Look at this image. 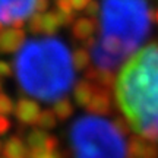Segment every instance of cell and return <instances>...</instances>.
Returning <instances> with one entry per match:
<instances>
[{
  "mask_svg": "<svg viewBox=\"0 0 158 158\" xmlns=\"http://www.w3.org/2000/svg\"><path fill=\"white\" fill-rule=\"evenodd\" d=\"M100 34L88 47L97 69L114 72L151 31L147 0H101Z\"/></svg>",
  "mask_w": 158,
  "mask_h": 158,
  "instance_id": "obj_1",
  "label": "cell"
},
{
  "mask_svg": "<svg viewBox=\"0 0 158 158\" xmlns=\"http://www.w3.org/2000/svg\"><path fill=\"white\" fill-rule=\"evenodd\" d=\"M18 82L27 94L43 101H56L75 82V66L62 40L44 37L25 41L15 59Z\"/></svg>",
  "mask_w": 158,
  "mask_h": 158,
  "instance_id": "obj_2",
  "label": "cell"
},
{
  "mask_svg": "<svg viewBox=\"0 0 158 158\" xmlns=\"http://www.w3.org/2000/svg\"><path fill=\"white\" fill-rule=\"evenodd\" d=\"M116 97L130 127L158 142V44L143 47L122 69Z\"/></svg>",
  "mask_w": 158,
  "mask_h": 158,
  "instance_id": "obj_3",
  "label": "cell"
},
{
  "mask_svg": "<svg viewBox=\"0 0 158 158\" xmlns=\"http://www.w3.org/2000/svg\"><path fill=\"white\" fill-rule=\"evenodd\" d=\"M69 141L73 158H129L126 135L104 116L78 117L69 129Z\"/></svg>",
  "mask_w": 158,
  "mask_h": 158,
  "instance_id": "obj_4",
  "label": "cell"
},
{
  "mask_svg": "<svg viewBox=\"0 0 158 158\" xmlns=\"http://www.w3.org/2000/svg\"><path fill=\"white\" fill-rule=\"evenodd\" d=\"M37 0H0V23L21 28L23 21L35 13Z\"/></svg>",
  "mask_w": 158,
  "mask_h": 158,
  "instance_id": "obj_5",
  "label": "cell"
},
{
  "mask_svg": "<svg viewBox=\"0 0 158 158\" xmlns=\"http://www.w3.org/2000/svg\"><path fill=\"white\" fill-rule=\"evenodd\" d=\"M25 43V31L21 28H7L0 31V54L16 53Z\"/></svg>",
  "mask_w": 158,
  "mask_h": 158,
  "instance_id": "obj_6",
  "label": "cell"
},
{
  "mask_svg": "<svg viewBox=\"0 0 158 158\" xmlns=\"http://www.w3.org/2000/svg\"><path fill=\"white\" fill-rule=\"evenodd\" d=\"M13 113H15L18 122H21L22 124H37V120L41 114V107L34 100L21 98L15 104Z\"/></svg>",
  "mask_w": 158,
  "mask_h": 158,
  "instance_id": "obj_7",
  "label": "cell"
},
{
  "mask_svg": "<svg viewBox=\"0 0 158 158\" xmlns=\"http://www.w3.org/2000/svg\"><path fill=\"white\" fill-rule=\"evenodd\" d=\"M97 28H98V25H97L94 18H88V16L76 18L73 23H72V35H73L75 40L89 45L95 40L94 35L97 32Z\"/></svg>",
  "mask_w": 158,
  "mask_h": 158,
  "instance_id": "obj_8",
  "label": "cell"
},
{
  "mask_svg": "<svg viewBox=\"0 0 158 158\" xmlns=\"http://www.w3.org/2000/svg\"><path fill=\"white\" fill-rule=\"evenodd\" d=\"M129 158H158L157 142L136 135L129 139Z\"/></svg>",
  "mask_w": 158,
  "mask_h": 158,
  "instance_id": "obj_9",
  "label": "cell"
},
{
  "mask_svg": "<svg viewBox=\"0 0 158 158\" xmlns=\"http://www.w3.org/2000/svg\"><path fill=\"white\" fill-rule=\"evenodd\" d=\"M113 108V100H111V91L104 89V88H98L95 92L94 98L91 100L88 104L86 110L91 114H97V116H107Z\"/></svg>",
  "mask_w": 158,
  "mask_h": 158,
  "instance_id": "obj_10",
  "label": "cell"
},
{
  "mask_svg": "<svg viewBox=\"0 0 158 158\" xmlns=\"http://www.w3.org/2000/svg\"><path fill=\"white\" fill-rule=\"evenodd\" d=\"M97 89H98V86L95 84H92L91 81L88 79H81L76 82L73 88V100L75 102L78 104L79 107H84L86 108L88 107V104L91 102V100L94 98Z\"/></svg>",
  "mask_w": 158,
  "mask_h": 158,
  "instance_id": "obj_11",
  "label": "cell"
},
{
  "mask_svg": "<svg viewBox=\"0 0 158 158\" xmlns=\"http://www.w3.org/2000/svg\"><path fill=\"white\" fill-rule=\"evenodd\" d=\"M3 155L6 158H28L29 148L21 138L10 136L6 143H3Z\"/></svg>",
  "mask_w": 158,
  "mask_h": 158,
  "instance_id": "obj_12",
  "label": "cell"
},
{
  "mask_svg": "<svg viewBox=\"0 0 158 158\" xmlns=\"http://www.w3.org/2000/svg\"><path fill=\"white\" fill-rule=\"evenodd\" d=\"M85 78L91 81L92 84H95L98 88H104V89H110L114 84V76L113 72H106V70H100L97 68H88Z\"/></svg>",
  "mask_w": 158,
  "mask_h": 158,
  "instance_id": "obj_13",
  "label": "cell"
},
{
  "mask_svg": "<svg viewBox=\"0 0 158 158\" xmlns=\"http://www.w3.org/2000/svg\"><path fill=\"white\" fill-rule=\"evenodd\" d=\"M62 25L57 19L54 12H44L41 13V34L53 35L56 34Z\"/></svg>",
  "mask_w": 158,
  "mask_h": 158,
  "instance_id": "obj_14",
  "label": "cell"
},
{
  "mask_svg": "<svg viewBox=\"0 0 158 158\" xmlns=\"http://www.w3.org/2000/svg\"><path fill=\"white\" fill-rule=\"evenodd\" d=\"M53 111L56 114V117L59 120H68L75 111V107H73V102L70 101L69 98H60L54 102L53 106Z\"/></svg>",
  "mask_w": 158,
  "mask_h": 158,
  "instance_id": "obj_15",
  "label": "cell"
},
{
  "mask_svg": "<svg viewBox=\"0 0 158 158\" xmlns=\"http://www.w3.org/2000/svg\"><path fill=\"white\" fill-rule=\"evenodd\" d=\"M72 60H73V66L76 70H86L89 68L91 62V54L85 47H79L73 51L72 54Z\"/></svg>",
  "mask_w": 158,
  "mask_h": 158,
  "instance_id": "obj_16",
  "label": "cell"
},
{
  "mask_svg": "<svg viewBox=\"0 0 158 158\" xmlns=\"http://www.w3.org/2000/svg\"><path fill=\"white\" fill-rule=\"evenodd\" d=\"M57 120L56 114L53 110H41V114H40L38 120H37V126L43 130H50L54 129L57 126Z\"/></svg>",
  "mask_w": 158,
  "mask_h": 158,
  "instance_id": "obj_17",
  "label": "cell"
},
{
  "mask_svg": "<svg viewBox=\"0 0 158 158\" xmlns=\"http://www.w3.org/2000/svg\"><path fill=\"white\" fill-rule=\"evenodd\" d=\"M13 110H15V104L12 101V98L0 92V116H7V114L13 113Z\"/></svg>",
  "mask_w": 158,
  "mask_h": 158,
  "instance_id": "obj_18",
  "label": "cell"
},
{
  "mask_svg": "<svg viewBox=\"0 0 158 158\" xmlns=\"http://www.w3.org/2000/svg\"><path fill=\"white\" fill-rule=\"evenodd\" d=\"M28 27L32 34H41V13L38 12L32 13V16L29 18Z\"/></svg>",
  "mask_w": 158,
  "mask_h": 158,
  "instance_id": "obj_19",
  "label": "cell"
},
{
  "mask_svg": "<svg viewBox=\"0 0 158 158\" xmlns=\"http://www.w3.org/2000/svg\"><path fill=\"white\" fill-rule=\"evenodd\" d=\"M85 16L88 18H98L100 16V3L98 2H95V0H92L89 5L86 6V9H85Z\"/></svg>",
  "mask_w": 158,
  "mask_h": 158,
  "instance_id": "obj_20",
  "label": "cell"
},
{
  "mask_svg": "<svg viewBox=\"0 0 158 158\" xmlns=\"http://www.w3.org/2000/svg\"><path fill=\"white\" fill-rule=\"evenodd\" d=\"M12 127V122L6 116H0V136L6 135Z\"/></svg>",
  "mask_w": 158,
  "mask_h": 158,
  "instance_id": "obj_21",
  "label": "cell"
},
{
  "mask_svg": "<svg viewBox=\"0 0 158 158\" xmlns=\"http://www.w3.org/2000/svg\"><path fill=\"white\" fill-rule=\"evenodd\" d=\"M92 0H70V5L73 7L75 12H81V10H85L86 6L89 5Z\"/></svg>",
  "mask_w": 158,
  "mask_h": 158,
  "instance_id": "obj_22",
  "label": "cell"
},
{
  "mask_svg": "<svg viewBox=\"0 0 158 158\" xmlns=\"http://www.w3.org/2000/svg\"><path fill=\"white\" fill-rule=\"evenodd\" d=\"M56 7L63 12H75L70 5V0H56Z\"/></svg>",
  "mask_w": 158,
  "mask_h": 158,
  "instance_id": "obj_23",
  "label": "cell"
},
{
  "mask_svg": "<svg viewBox=\"0 0 158 158\" xmlns=\"http://www.w3.org/2000/svg\"><path fill=\"white\" fill-rule=\"evenodd\" d=\"M12 73V68L10 64L5 60H0V78H6Z\"/></svg>",
  "mask_w": 158,
  "mask_h": 158,
  "instance_id": "obj_24",
  "label": "cell"
},
{
  "mask_svg": "<svg viewBox=\"0 0 158 158\" xmlns=\"http://www.w3.org/2000/svg\"><path fill=\"white\" fill-rule=\"evenodd\" d=\"M48 7H50V0H37L35 12H38V13H44V12H47Z\"/></svg>",
  "mask_w": 158,
  "mask_h": 158,
  "instance_id": "obj_25",
  "label": "cell"
},
{
  "mask_svg": "<svg viewBox=\"0 0 158 158\" xmlns=\"http://www.w3.org/2000/svg\"><path fill=\"white\" fill-rule=\"evenodd\" d=\"M3 151V143H2V141H0V152Z\"/></svg>",
  "mask_w": 158,
  "mask_h": 158,
  "instance_id": "obj_26",
  "label": "cell"
},
{
  "mask_svg": "<svg viewBox=\"0 0 158 158\" xmlns=\"http://www.w3.org/2000/svg\"><path fill=\"white\" fill-rule=\"evenodd\" d=\"M155 21H157V23H158V10H157V13H155Z\"/></svg>",
  "mask_w": 158,
  "mask_h": 158,
  "instance_id": "obj_27",
  "label": "cell"
},
{
  "mask_svg": "<svg viewBox=\"0 0 158 158\" xmlns=\"http://www.w3.org/2000/svg\"><path fill=\"white\" fill-rule=\"evenodd\" d=\"M2 88H3V85H2V81H0V92H2Z\"/></svg>",
  "mask_w": 158,
  "mask_h": 158,
  "instance_id": "obj_28",
  "label": "cell"
},
{
  "mask_svg": "<svg viewBox=\"0 0 158 158\" xmlns=\"http://www.w3.org/2000/svg\"><path fill=\"white\" fill-rule=\"evenodd\" d=\"M0 31H2V23H0Z\"/></svg>",
  "mask_w": 158,
  "mask_h": 158,
  "instance_id": "obj_29",
  "label": "cell"
},
{
  "mask_svg": "<svg viewBox=\"0 0 158 158\" xmlns=\"http://www.w3.org/2000/svg\"><path fill=\"white\" fill-rule=\"evenodd\" d=\"M0 158H6V157H5V155H3V157H0Z\"/></svg>",
  "mask_w": 158,
  "mask_h": 158,
  "instance_id": "obj_30",
  "label": "cell"
}]
</instances>
